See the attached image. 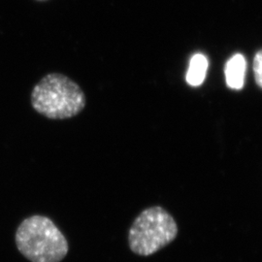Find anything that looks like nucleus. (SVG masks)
<instances>
[{
    "mask_svg": "<svg viewBox=\"0 0 262 262\" xmlns=\"http://www.w3.org/2000/svg\"><path fill=\"white\" fill-rule=\"evenodd\" d=\"M85 95L80 85L59 73L43 77L32 90L31 105L51 120L75 117L84 110Z\"/></svg>",
    "mask_w": 262,
    "mask_h": 262,
    "instance_id": "f257e3e1",
    "label": "nucleus"
},
{
    "mask_svg": "<svg viewBox=\"0 0 262 262\" xmlns=\"http://www.w3.org/2000/svg\"><path fill=\"white\" fill-rule=\"evenodd\" d=\"M17 248L31 262L61 261L69 247L64 235L55 223L44 215H32L19 225L16 236Z\"/></svg>",
    "mask_w": 262,
    "mask_h": 262,
    "instance_id": "f03ea898",
    "label": "nucleus"
},
{
    "mask_svg": "<svg viewBox=\"0 0 262 262\" xmlns=\"http://www.w3.org/2000/svg\"><path fill=\"white\" fill-rule=\"evenodd\" d=\"M178 234L173 216L160 207L144 210L131 225L128 243L136 254L148 256L171 243Z\"/></svg>",
    "mask_w": 262,
    "mask_h": 262,
    "instance_id": "7ed1b4c3",
    "label": "nucleus"
},
{
    "mask_svg": "<svg viewBox=\"0 0 262 262\" xmlns=\"http://www.w3.org/2000/svg\"><path fill=\"white\" fill-rule=\"evenodd\" d=\"M246 70V58L241 54L232 56L225 66V81L227 86L232 90H241L245 83Z\"/></svg>",
    "mask_w": 262,
    "mask_h": 262,
    "instance_id": "20e7f679",
    "label": "nucleus"
},
{
    "mask_svg": "<svg viewBox=\"0 0 262 262\" xmlns=\"http://www.w3.org/2000/svg\"><path fill=\"white\" fill-rule=\"evenodd\" d=\"M208 69V59L202 54H196L191 57L187 70V84L198 86L202 84L206 77Z\"/></svg>",
    "mask_w": 262,
    "mask_h": 262,
    "instance_id": "39448f33",
    "label": "nucleus"
},
{
    "mask_svg": "<svg viewBox=\"0 0 262 262\" xmlns=\"http://www.w3.org/2000/svg\"><path fill=\"white\" fill-rule=\"evenodd\" d=\"M253 71L256 84L262 89V51H259L254 57Z\"/></svg>",
    "mask_w": 262,
    "mask_h": 262,
    "instance_id": "423d86ee",
    "label": "nucleus"
},
{
    "mask_svg": "<svg viewBox=\"0 0 262 262\" xmlns=\"http://www.w3.org/2000/svg\"><path fill=\"white\" fill-rule=\"evenodd\" d=\"M37 1H46V0H37Z\"/></svg>",
    "mask_w": 262,
    "mask_h": 262,
    "instance_id": "0eeeda50",
    "label": "nucleus"
}]
</instances>
